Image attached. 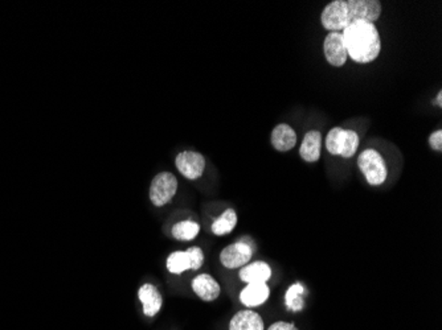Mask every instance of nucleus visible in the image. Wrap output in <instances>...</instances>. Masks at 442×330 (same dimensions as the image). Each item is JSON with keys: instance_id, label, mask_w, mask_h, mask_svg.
Returning <instances> with one entry per match:
<instances>
[{"instance_id": "obj_1", "label": "nucleus", "mask_w": 442, "mask_h": 330, "mask_svg": "<svg viewBox=\"0 0 442 330\" xmlns=\"http://www.w3.org/2000/svg\"><path fill=\"white\" fill-rule=\"evenodd\" d=\"M343 40L347 55L355 62L370 64L375 61L380 50L382 41L377 28L373 23L358 22L343 29Z\"/></svg>"}, {"instance_id": "obj_2", "label": "nucleus", "mask_w": 442, "mask_h": 330, "mask_svg": "<svg viewBox=\"0 0 442 330\" xmlns=\"http://www.w3.org/2000/svg\"><path fill=\"white\" fill-rule=\"evenodd\" d=\"M358 165L370 185L379 186L387 180L388 170L383 156L375 149L363 151L358 159Z\"/></svg>"}, {"instance_id": "obj_3", "label": "nucleus", "mask_w": 442, "mask_h": 330, "mask_svg": "<svg viewBox=\"0 0 442 330\" xmlns=\"http://www.w3.org/2000/svg\"><path fill=\"white\" fill-rule=\"evenodd\" d=\"M204 264V252L194 246L186 251H174L167 258V270L174 275H182L186 271H196Z\"/></svg>"}, {"instance_id": "obj_4", "label": "nucleus", "mask_w": 442, "mask_h": 330, "mask_svg": "<svg viewBox=\"0 0 442 330\" xmlns=\"http://www.w3.org/2000/svg\"><path fill=\"white\" fill-rule=\"evenodd\" d=\"M253 247L255 246L250 238H243L221 251L220 263L228 270L241 268L250 262L255 252Z\"/></svg>"}, {"instance_id": "obj_5", "label": "nucleus", "mask_w": 442, "mask_h": 330, "mask_svg": "<svg viewBox=\"0 0 442 330\" xmlns=\"http://www.w3.org/2000/svg\"><path fill=\"white\" fill-rule=\"evenodd\" d=\"M176 191H178L176 177L170 172H162L154 177L149 194L152 204L161 207L173 201Z\"/></svg>"}, {"instance_id": "obj_6", "label": "nucleus", "mask_w": 442, "mask_h": 330, "mask_svg": "<svg viewBox=\"0 0 442 330\" xmlns=\"http://www.w3.org/2000/svg\"><path fill=\"white\" fill-rule=\"evenodd\" d=\"M349 25L358 22L375 23L382 15V3L377 0H346Z\"/></svg>"}, {"instance_id": "obj_7", "label": "nucleus", "mask_w": 442, "mask_h": 330, "mask_svg": "<svg viewBox=\"0 0 442 330\" xmlns=\"http://www.w3.org/2000/svg\"><path fill=\"white\" fill-rule=\"evenodd\" d=\"M321 22L323 28L331 32H339L349 27V13L346 0H334L327 4L322 12Z\"/></svg>"}, {"instance_id": "obj_8", "label": "nucleus", "mask_w": 442, "mask_h": 330, "mask_svg": "<svg viewBox=\"0 0 442 330\" xmlns=\"http://www.w3.org/2000/svg\"><path fill=\"white\" fill-rule=\"evenodd\" d=\"M175 165L188 180H198L206 170V159L199 152L185 151L176 156Z\"/></svg>"}, {"instance_id": "obj_9", "label": "nucleus", "mask_w": 442, "mask_h": 330, "mask_svg": "<svg viewBox=\"0 0 442 330\" xmlns=\"http://www.w3.org/2000/svg\"><path fill=\"white\" fill-rule=\"evenodd\" d=\"M323 50H325L327 62L337 68L343 67L349 58L343 34L340 32H330L327 34L325 44H323Z\"/></svg>"}, {"instance_id": "obj_10", "label": "nucleus", "mask_w": 442, "mask_h": 330, "mask_svg": "<svg viewBox=\"0 0 442 330\" xmlns=\"http://www.w3.org/2000/svg\"><path fill=\"white\" fill-rule=\"evenodd\" d=\"M138 297L143 305V315L147 317H155L163 305V297L155 285L146 283L138 291Z\"/></svg>"}, {"instance_id": "obj_11", "label": "nucleus", "mask_w": 442, "mask_h": 330, "mask_svg": "<svg viewBox=\"0 0 442 330\" xmlns=\"http://www.w3.org/2000/svg\"><path fill=\"white\" fill-rule=\"evenodd\" d=\"M192 291L200 300L210 303L220 296L221 288L213 276L208 273H201L192 280Z\"/></svg>"}, {"instance_id": "obj_12", "label": "nucleus", "mask_w": 442, "mask_h": 330, "mask_svg": "<svg viewBox=\"0 0 442 330\" xmlns=\"http://www.w3.org/2000/svg\"><path fill=\"white\" fill-rule=\"evenodd\" d=\"M270 288L267 283H252L245 287L240 292V301L248 309L261 307L268 301Z\"/></svg>"}, {"instance_id": "obj_13", "label": "nucleus", "mask_w": 442, "mask_h": 330, "mask_svg": "<svg viewBox=\"0 0 442 330\" xmlns=\"http://www.w3.org/2000/svg\"><path fill=\"white\" fill-rule=\"evenodd\" d=\"M239 276H240V280L246 284L267 283L272 277V268L268 263L257 261V262L249 263L244 267H241Z\"/></svg>"}, {"instance_id": "obj_14", "label": "nucleus", "mask_w": 442, "mask_h": 330, "mask_svg": "<svg viewBox=\"0 0 442 330\" xmlns=\"http://www.w3.org/2000/svg\"><path fill=\"white\" fill-rule=\"evenodd\" d=\"M229 330H265L262 317L252 309L240 310L229 321Z\"/></svg>"}, {"instance_id": "obj_15", "label": "nucleus", "mask_w": 442, "mask_h": 330, "mask_svg": "<svg viewBox=\"0 0 442 330\" xmlns=\"http://www.w3.org/2000/svg\"><path fill=\"white\" fill-rule=\"evenodd\" d=\"M297 143V134L290 125L281 123L274 127L272 132V146L279 152H286L294 149Z\"/></svg>"}, {"instance_id": "obj_16", "label": "nucleus", "mask_w": 442, "mask_h": 330, "mask_svg": "<svg viewBox=\"0 0 442 330\" xmlns=\"http://www.w3.org/2000/svg\"><path fill=\"white\" fill-rule=\"evenodd\" d=\"M321 144L322 137L319 131H310L303 137L300 149V155L307 163H315L321 158Z\"/></svg>"}, {"instance_id": "obj_17", "label": "nucleus", "mask_w": 442, "mask_h": 330, "mask_svg": "<svg viewBox=\"0 0 442 330\" xmlns=\"http://www.w3.org/2000/svg\"><path fill=\"white\" fill-rule=\"evenodd\" d=\"M237 225V213L236 210L229 207L227 209L219 218H216L210 226V230L215 235L222 237L231 234Z\"/></svg>"}, {"instance_id": "obj_18", "label": "nucleus", "mask_w": 442, "mask_h": 330, "mask_svg": "<svg viewBox=\"0 0 442 330\" xmlns=\"http://www.w3.org/2000/svg\"><path fill=\"white\" fill-rule=\"evenodd\" d=\"M199 231H200L199 224L186 219V221L178 222L171 230V234L175 240L188 242V240H195L198 237Z\"/></svg>"}, {"instance_id": "obj_19", "label": "nucleus", "mask_w": 442, "mask_h": 330, "mask_svg": "<svg viewBox=\"0 0 442 330\" xmlns=\"http://www.w3.org/2000/svg\"><path fill=\"white\" fill-rule=\"evenodd\" d=\"M303 294H304V287L301 283L291 285L285 295L286 308L290 309L291 312H301L304 307Z\"/></svg>"}, {"instance_id": "obj_20", "label": "nucleus", "mask_w": 442, "mask_h": 330, "mask_svg": "<svg viewBox=\"0 0 442 330\" xmlns=\"http://www.w3.org/2000/svg\"><path fill=\"white\" fill-rule=\"evenodd\" d=\"M359 147V135L352 130H344L342 147H340V156L349 159L352 158Z\"/></svg>"}, {"instance_id": "obj_21", "label": "nucleus", "mask_w": 442, "mask_h": 330, "mask_svg": "<svg viewBox=\"0 0 442 330\" xmlns=\"http://www.w3.org/2000/svg\"><path fill=\"white\" fill-rule=\"evenodd\" d=\"M343 134H344V130L340 127H334L333 130L328 131V135L326 137V149L331 155H340Z\"/></svg>"}, {"instance_id": "obj_22", "label": "nucleus", "mask_w": 442, "mask_h": 330, "mask_svg": "<svg viewBox=\"0 0 442 330\" xmlns=\"http://www.w3.org/2000/svg\"><path fill=\"white\" fill-rule=\"evenodd\" d=\"M429 144L434 151H442V131H434L429 137Z\"/></svg>"}, {"instance_id": "obj_23", "label": "nucleus", "mask_w": 442, "mask_h": 330, "mask_svg": "<svg viewBox=\"0 0 442 330\" xmlns=\"http://www.w3.org/2000/svg\"><path fill=\"white\" fill-rule=\"evenodd\" d=\"M268 330H300L294 324L286 321H277L269 326Z\"/></svg>"}, {"instance_id": "obj_24", "label": "nucleus", "mask_w": 442, "mask_h": 330, "mask_svg": "<svg viewBox=\"0 0 442 330\" xmlns=\"http://www.w3.org/2000/svg\"><path fill=\"white\" fill-rule=\"evenodd\" d=\"M436 103H437V106H442V91H438V94H437V98H436Z\"/></svg>"}]
</instances>
